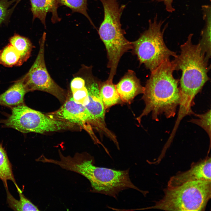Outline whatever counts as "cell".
I'll return each instance as SVG.
<instances>
[{"label":"cell","mask_w":211,"mask_h":211,"mask_svg":"<svg viewBox=\"0 0 211 211\" xmlns=\"http://www.w3.org/2000/svg\"><path fill=\"white\" fill-rule=\"evenodd\" d=\"M176 70L174 60H166L151 72L142 97L145 107L137 118L140 123L143 117L152 113V119L156 121L163 114L166 118L174 117L179 106L181 95L178 81L173 75Z\"/></svg>","instance_id":"obj_1"},{"label":"cell","mask_w":211,"mask_h":211,"mask_svg":"<svg viewBox=\"0 0 211 211\" xmlns=\"http://www.w3.org/2000/svg\"><path fill=\"white\" fill-rule=\"evenodd\" d=\"M193 34H190L186 41L180 46V55L174 58L176 70L182 74L179 88L181 98L178 118L182 119L193 114L191 107L196 95L209 79L207 75L210 66L198 44L192 42Z\"/></svg>","instance_id":"obj_2"},{"label":"cell","mask_w":211,"mask_h":211,"mask_svg":"<svg viewBox=\"0 0 211 211\" xmlns=\"http://www.w3.org/2000/svg\"><path fill=\"white\" fill-rule=\"evenodd\" d=\"M94 157L87 152L80 153L72 161V171L84 176L90 182L93 193H100L117 199L119 193L129 188L136 190L145 195L146 192L139 189L131 181L129 169L116 170L95 165Z\"/></svg>","instance_id":"obj_3"},{"label":"cell","mask_w":211,"mask_h":211,"mask_svg":"<svg viewBox=\"0 0 211 211\" xmlns=\"http://www.w3.org/2000/svg\"><path fill=\"white\" fill-rule=\"evenodd\" d=\"M211 197V181H190L174 188H167L164 190V195L161 199L153 206L143 209L204 211Z\"/></svg>","instance_id":"obj_4"},{"label":"cell","mask_w":211,"mask_h":211,"mask_svg":"<svg viewBox=\"0 0 211 211\" xmlns=\"http://www.w3.org/2000/svg\"><path fill=\"white\" fill-rule=\"evenodd\" d=\"M157 14L153 21H149L148 29L141 33L138 39L132 42L133 51L140 63L143 64L151 72L170 57H177L176 53L169 50L164 40V34L168 26L162 29L164 21H158Z\"/></svg>","instance_id":"obj_5"},{"label":"cell","mask_w":211,"mask_h":211,"mask_svg":"<svg viewBox=\"0 0 211 211\" xmlns=\"http://www.w3.org/2000/svg\"><path fill=\"white\" fill-rule=\"evenodd\" d=\"M11 108V114L0 122L5 127L13 128L23 133L43 134L67 130L69 127L67 122L52 118L24 104Z\"/></svg>","instance_id":"obj_6"},{"label":"cell","mask_w":211,"mask_h":211,"mask_svg":"<svg viewBox=\"0 0 211 211\" xmlns=\"http://www.w3.org/2000/svg\"><path fill=\"white\" fill-rule=\"evenodd\" d=\"M103 6L104 16L98 30L100 37L107 52L110 54L120 53L126 49L130 41L125 37L120 18L126 5H120L117 0H99Z\"/></svg>","instance_id":"obj_7"},{"label":"cell","mask_w":211,"mask_h":211,"mask_svg":"<svg viewBox=\"0 0 211 211\" xmlns=\"http://www.w3.org/2000/svg\"><path fill=\"white\" fill-rule=\"evenodd\" d=\"M46 33L40 39L37 57L28 72L22 77L27 92L38 90L45 92L55 96L61 102H64L66 92L52 79L47 69L45 60Z\"/></svg>","instance_id":"obj_8"},{"label":"cell","mask_w":211,"mask_h":211,"mask_svg":"<svg viewBox=\"0 0 211 211\" xmlns=\"http://www.w3.org/2000/svg\"><path fill=\"white\" fill-rule=\"evenodd\" d=\"M46 114L52 118L72 123L81 127L89 133L96 144L102 145L93 132L91 117L86 107L76 102L72 96L66 100L58 110Z\"/></svg>","instance_id":"obj_9"},{"label":"cell","mask_w":211,"mask_h":211,"mask_svg":"<svg viewBox=\"0 0 211 211\" xmlns=\"http://www.w3.org/2000/svg\"><path fill=\"white\" fill-rule=\"evenodd\" d=\"M86 86L89 102L85 107L90 114L92 127L110 139L118 148L119 145L116 136L107 127L106 123V110L100 94L99 83L94 82Z\"/></svg>","instance_id":"obj_10"},{"label":"cell","mask_w":211,"mask_h":211,"mask_svg":"<svg viewBox=\"0 0 211 211\" xmlns=\"http://www.w3.org/2000/svg\"><path fill=\"white\" fill-rule=\"evenodd\" d=\"M211 160L210 157H208L192 164L188 171L172 176L168 183L167 188H174L191 181H211Z\"/></svg>","instance_id":"obj_11"},{"label":"cell","mask_w":211,"mask_h":211,"mask_svg":"<svg viewBox=\"0 0 211 211\" xmlns=\"http://www.w3.org/2000/svg\"><path fill=\"white\" fill-rule=\"evenodd\" d=\"M116 90L122 102L131 103L138 95L143 93L144 87L141 84L135 72L129 70L115 85Z\"/></svg>","instance_id":"obj_12"},{"label":"cell","mask_w":211,"mask_h":211,"mask_svg":"<svg viewBox=\"0 0 211 211\" xmlns=\"http://www.w3.org/2000/svg\"><path fill=\"white\" fill-rule=\"evenodd\" d=\"M30 1L33 20L38 18L45 27L47 13L51 12L52 14L51 21L53 23L61 21L57 12L59 6L57 0H30Z\"/></svg>","instance_id":"obj_13"},{"label":"cell","mask_w":211,"mask_h":211,"mask_svg":"<svg viewBox=\"0 0 211 211\" xmlns=\"http://www.w3.org/2000/svg\"><path fill=\"white\" fill-rule=\"evenodd\" d=\"M27 92L22 78L0 94V106L11 108L24 104V96Z\"/></svg>","instance_id":"obj_14"},{"label":"cell","mask_w":211,"mask_h":211,"mask_svg":"<svg viewBox=\"0 0 211 211\" xmlns=\"http://www.w3.org/2000/svg\"><path fill=\"white\" fill-rule=\"evenodd\" d=\"M100 95L106 110L122 101L116 90L113 81L107 79L99 83Z\"/></svg>","instance_id":"obj_15"},{"label":"cell","mask_w":211,"mask_h":211,"mask_svg":"<svg viewBox=\"0 0 211 211\" xmlns=\"http://www.w3.org/2000/svg\"><path fill=\"white\" fill-rule=\"evenodd\" d=\"M9 43L17 51L20 56L18 66L26 61L30 56L33 46L28 38L15 34L10 38Z\"/></svg>","instance_id":"obj_16"},{"label":"cell","mask_w":211,"mask_h":211,"mask_svg":"<svg viewBox=\"0 0 211 211\" xmlns=\"http://www.w3.org/2000/svg\"><path fill=\"white\" fill-rule=\"evenodd\" d=\"M16 188L20 198L19 200H16L13 196L8 189H6L7 203L11 208L15 211L39 210L36 206L24 196L18 187Z\"/></svg>","instance_id":"obj_17"},{"label":"cell","mask_w":211,"mask_h":211,"mask_svg":"<svg viewBox=\"0 0 211 211\" xmlns=\"http://www.w3.org/2000/svg\"><path fill=\"white\" fill-rule=\"evenodd\" d=\"M0 180L3 182L6 189H8L7 181L10 180L16 188L18 187L13 174L11 164L6 152L0 143Z\"/></svg>","instance_id":"obj_18"},{"label":"cell","mask_w":211,"mask_h":211,"mask_svg":"<svg viewBox=\"0 0 211 211\" xmlns=\"http://www.w3.org/2000/svg\"><path fill=\"white\" fill-rule=\"evenodd\" d=\"M20 58L19 54L10 43L0 50V64L4 66H18Z\"/></svg>","instance_id":"obj_19"},{"label":"cell","mask_w":211,"mask_h":211,"mask_svg":"<svg viewBox=\"0 0 211 211\" xmlns=\"http://www.w3.org/2000/svg\"><path fill=\"white\" fill-rule=\"evenodd\" d=\"M88 0H57L59 5L69 8L73 12H78L84 16L94 28L96 27L87 13ZM97 1V0H94Z\"/></svg>","instance_id":"obj_20"},{"label":"cell","mask_w":211,"mask_h":211,"mask_svg":"<svg viewBox=\"0 0 211 211\" xmlns=\"http://www.w3.org/2000/svg\"><path fill=\"white\" fill-rule=\"evenodd\" d=\"M211 26L210 21H205L204 28L201 32V38L198 43L202 52L208 61L211 56Z\"/></svg>","instance_id":"obj_21"},{"label":"cell","mask_w":211,"mask_h":211,"mask_svg":"<svg viewBox=\"0 0 211 211\" xmlns=\"http://www.w3.org/2000/svg\"><path fill=\"white\" fill-rule=\"evenodd\" d=\"M198 119H193L190 122L196 124L203 129L208 134L211 140V110L201 114H195Z\"/></svg>","instance_id":"obj_22"},{"label":"cell","mask_w":211,"mask_h":211,"mask_svg":"<svg viewBox=\"0 0 211 211\" xmlns=\"http://www.w3.org/2000/svg\"><path fill=\"white\" fill-rule=\"evenodd\" d=\"M72 97L77 103L85 106L89 102L88 92L86 86L72 91Z\"/></svg>","instance_id":"obj_23"},{"label":"cell","mask_w":211,"mask_h":211,"mask_svg":"<svg viewBox=\"0 0 211 211\" xmlns=\"http://www.w3.org/2000/svg\"><path fill=\"white\" fill-rule=\"evenodd\" d=\"M13 2L9 0H0V24L4 21L9 14V7Z\"/></svg>","instance_id":"obj_24"},{"label":"cell","mask_w":211,"mask_h":211,"mask_svg":"<svg viewBox=\"0 0 211 211\" xmlns=\"http://www.w3.org/2000/svg\"><path fill=\"white\" fill-rule=\"evenodd\" d=\"M85 86V80L80 77L74 78L71 82L70 88L72 91L82 88Z\"/></svg>","instance_id":"obj_25"},{"label":"cell","mask_w":211,"mask_h":211,"mask_svg":"<svg viewBox=\"0 0 211 211\" xmlns=\"http://www.w3.org/2000/svg\"><path fill=\"white\" fill-rule=\"evenodd\" d=\"M157 2H163L165 6V9L168 12L172 13L175 9L172 6V3L174 0H152Z\"/></svg>","instance_id":"obj_26"},{"label":"cell","mask_w":211,"mask_h":211,"mask_svg":"<svg viewBox=\"0 0 211 211\" xmlns=\"http://www.w3.org/2000/svg\"><path fill=\"white\" fill-rule=\"evenodd\" d=\"M18 2L20 1L21 0H17Z\"/></svg>","instance_id":"obj_27"},{"label":"cell","mask_w":211,"mask_h":211,"mask_svg":"<svg viewBox=\"0 0 211 211\" xmlns=\"http://www.w3.org/2000/svg\"><path fill=\"white\" fill-rule=\"evenodd\" d=\"M204 5H203L202 6V7L203 6H204Z\"/></svg>","instance_id":"obj_28"},{"label":"cell","mask_w":211,"mask_h":211,"mask_svg":"<svg viewBox=\"0 0 211 211\" xmlns=\"http://www.w3.org/2000/svg\"><path fill=\"white\" fill-rule=\"evenodd\" d=\"M209 0V1H211V0Z\"/></svg>","instance_id":"obj_29"}]
</instances>
